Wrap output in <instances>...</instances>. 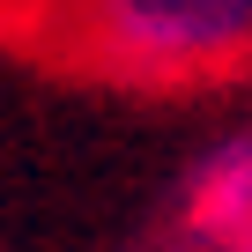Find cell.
I'll list each match as a JSON object with an SVG mask.
<instances>
[{"label":"cell","instance_id":"obj_2","mask_svg":"<svg viewBox=\"0 0 252 252\" xmlns=\"http://www.w3.org/2000/svg\"><path fill=\"white\" fill-rule=\"evenodd\" d=\"M178 237L193 252H252V119H230L178 178Z\"/></svg>","mask_w":252,"mask_h":252},{"label":"cell","instance_id":"obj_1","mask_svg":"<svg viewBox=\"0 0 252 252\" xmlns=\"http://www.w3.org/2000/svg\"><path fill=\"white\" fill-rule=\"evenodd\" d=\"M45 37L134 89H208L252 74V0H37Z\"/></svg>","mask_w":252,"mask_h":252}]
</instances>
